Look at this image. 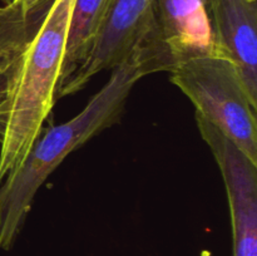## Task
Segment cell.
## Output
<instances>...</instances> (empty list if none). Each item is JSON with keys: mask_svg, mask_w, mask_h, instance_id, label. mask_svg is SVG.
Listing matches in <instances>:
<instances>
[{"mask_svg": "<svg viewBox=\"0 0 257 256\" xmlns=\"http://www.w3.org/2000/svg\"><path fill=\"white\" fill-rule=\"evenodd\" d=\"M172 68V60L155 29L112 70L108 82L75 117L49 128L35 141L22 167L0 187V250L14 246L38 191L60 163L119 120L136 83L146 75L171 72Z\"/></svg>", "mask_w": 257, "mask_h": 256, "instance_id": "6da1fadb", "label": "cell"}, {"mask_svg": "<svg viewBox=\"0 0 257 256\" xmlns=\"http://www.w3.org/2000/svg\"><path fill=\"white\" fill-rule=\"evenodd\" d=\"M75 0H52L32 34L3 62L9 88L0 107V185L22 167L57 100Z\"/></svg>", "mask_w": 257, "mask_h": 256, "instance_id": "7a4b0ae2", "label": "cell"}, {"mask_svg": "<svg viewBox=\"0 0 257 256\" xmlns=\"http://www.w3.org/2000/svg\"><path fill=\"white\" fill-rule=\"evenodd\" d=\"M172 84L193 103L196 114L215 125L257 166V103L235 63L222 53L191 58L170 72Z\"/></svg>", "mask_w": 257, "mask_h": 256, "instance_id": "3957f363", "label": "cell"}, {"mask_svg": "<svg viewBox=\"0 0 257 256\" xmlns=\"http://www.w3.org/2000/svg\"><path fill=\"white\" fill-rule=\"evenodd\" d=\"M156 28V0H112L87 58L59 88L57 99L75 94L94 75L114 69Z\"/></svg>", "mask_w": 257, "mask_h": 256, "instance_id": "277c9868", "label": "cell"}, {"mask_svg": "<svg viewBox=\"0 0 257 256\" xmlns=\"http://www.w3.org/2000/svg\"><path fill=\"white\" fill-rule=\"evenodd\" d=\"M225 183L232 227V256H257V166L210 122L196 114Z\"/></svg>", "mask_w": 257, "mask_h": 256, "instance_id": "5b68a950", "label": "cell"}, {"mask_svg": "<svg viewBox=\"0 0 257 256\" xmlns=\"http://www.w3.org/2000/svg\"><path fill=\"white\" fill-rule=\"evenodd\" d=\"M205 3L221 52L235 63L251 99L257 103V3Z\"/></svg>", "mask_w": 257, "mask_h": 256, "instance_id": "8992f818", "label": "cell"}, {"mask_svg": "<svg viewBox=\"0 0 257 256\" xmlns=\"http://www.w3.org/2000/svg\"><path fill=\"white\" fill-rule=\"evenodd\" d=\"M156 23L173 67L191 58L222 53L205 0H156Z\"/></svg>", "mask_w": 257, "mask_h": 256, "instance_id": "52a82bcc", "label": "cell"}, {"mask_svg": "<svg viewBox=\"0 0 257 256\" xmlns=\"http://www.w3.org/2000/svg\"><path fill=\"white\" fill-rule=\"evenodd\" d=\"M110 3L112 0H75L58 90L87 58Z\"/></svg>", "mask_w": 257, "mask_h": 256, "instance_id": "ba28073f", "label": "cell"}, {"mask_svg": "<svg viewBox=\"0 0 257 256\" xmlns=\"http://www.w3.org/2000/svg\"><path fill=\"white\" fill-rule=\"evenodd\" d=\"M52 0H13L0 5V60L9 58L28 39Z\"/></svg>", "mask_w": 257, "mask_h": 256, "instance_id": "9c48e42d", "label": "cell"}, {"mask_svg": "<svg viewBox=\"0 0 257 256\" xmlns=\"http://www.w3.org/2000/svg\"><path fill=\"white\" fill-rule=\"evenodd\" d=\"M9 88V64L8 62H0V107L7 99Z\"/></svg>", "mask_w": 257, "mask_h": 256, "instance_id": "30bf717a", "label": "cell"}, {"mask_svg": "<svg viewBox=\"0 0 257 256\" xmlns=\"http://www.w3.org/2000/svg\"><path fill=\"white\" fill-rule=\"evenodd\" d=\"M12 2L13 0H0V5H8V4H10Z\"/></svg>", "mask_w": 257, "mask_h": 256, "instance_id": "8fae6325", "label": "cell"}, {"mask_svg": "<svg viewBox=\"0 0 257 256\" xmlns=\"http://www.w3.org/2000/svg\"><path fill=\"white\" fill-rule=\"evenodd\" d=\"M247 2H256V0H247Z\"/></svg>", "mask_w": 257, "mask_h": 256, "instance_id": "7c38bea8", "label": "cell"}]
</instances>
